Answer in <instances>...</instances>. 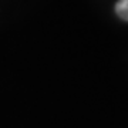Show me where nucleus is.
<instances>
[{
    "label": "nucleus",
    "instance_id": "obj_1",
    "mask_svg": "<svg viewBox=\"0 0 128 128\" xmlns=\"http://www.w3.org/2000/svg\"><path fill=\"white\" fill-rule=\"evenodd\" d=\"M115 13L124 22H128V0H118L115 4Z\"/></svg>",
    "mask_w": 128,
    "mask_h": 128
}]
</instances>
